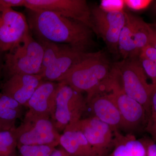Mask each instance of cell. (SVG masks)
<instances>
[{
  "label": "cell",
  "instance_id": "cell-5",
  "mask_svg": "<svg viewBox=\"0 0 156 156\" xmlns=\"http://www.w3.org/2000/svg\"><path fill=\"white\" fill-rule=\"evenodd\" d=\"M17 147L20 146L59 145L60 134L50 117L27 112L21 124L14 129Z\"/></svg>",
  "mask_w": 156,
  "mask_h": 156
},
{
  "label": "cell",
  "instance_id": "cell-26",
  "mask_svg": "<svg viewBox=\"0 0 156 156\" xmlns=\"http://www.w3.org/2000/svg\"><path fill=\"white\" fill-rule=\"evenodd\" d=\"M124 2L125 5L129 9L134 11H140L147 8L153 1L149 0H126Z\"/></svg>",
  "mask_w": 156,
  "mask_h": 156
},
{
  "label": "cell",
  "instance_id": "cell-17",
  "mask_svg": "<svg viewBox=\"0 0 156 156\" xmlns=\"http://www.w3.org/2000/svg\"><path fill=\"white\" fill-rule=\"evenodd\" d=\"M114 133V146L108 156H147L145 146L134 134L124 135L119 131Z\"/></svg>",
  "mask_w": 156,
  "mask_h": 156
},
{
  "label": "cell",
  "instance_id": "cell-19",
  "mask_svg": "<svg viewBox=\"0 0 156 156\" xmlns=\"http://www.w3.org/2000/svg\"><path fill=\"white\" fill-rule=\"evenodd\" d=\"M23 107L11 97L0 92V122L15 126L16 120L22 116Z\"/></svg>",
  "mask_w": 156,
  "mask_h": 156
},
{
  "label": "cell",
  "instance_id": "cell-2",
  "mask_svg": "<svg viewBox=\"0 0 156 156\" xmlns=\"http://www.w3.org/2000/svg\"><path fill=\"white\" fill-rule=\"evenodd\" d=\"M112 67L104 53L93 52L73 66L58 82H64L79 92H86L87 100L108 77Z\"/></svg>",
  "mask_w": 156,
  "mask_h": 156
},
{
  "label": "cell",
  "instance_id": "cell-4",
  "mask_svg": "<svg viewBox=\"0 0 156 156\" xmlns=\"http://www.w3.org/2000/svg\"><path fill=\"white\" fill-rule=\"evenodd\" d=\"M87 107V98L82 92L59 82L50 118L58 132H63L66 127L82 119Z\"/></svg>",
  "mask_w": 156,
  "mask_h": 156
},
{
  "label": "cell",
  "instance_id": "cell-29",
  "mask_svg": "<svg viewBox=\"0 0 156 156\" xmlns=\"http://www.w3.org/2000/svg\"><path fill=\"white\" fill-rule=\"evenodd\" d=\"M0 5L8 8L24 7L25 0H0Z\"/></svg>",
  "mask_w": 156,
  "mask_h": 156
},
{
  "label": "cell",
  "instance_id": "cell-38",
  "mask_svg": "<svg viewBox=\"0 0 156 156\" xmlns=\"http://www.w3.org/2000/svg\"><path fill=\"white\" fill-rule=\"evenodd\" d=\"M1 66H0V75H1Z\"/></svg>",
  "mask_w": 156,
  "mask_h": 156
},
{
  "label": "cell",
  "instance_id": "cell-18",
  "mask_svg": "<svg viewBox=\"0 0 156 156\" xmlns=\"http://www.w3.org/2000/svg\"><path fill=\"white\" fill-rule=\"evenodd\" d=\"M126 20L120 33L118 48L119 54L123 59L139 58L134 44L133 23L131 14L125 11Z\"/></svg>",
  "mask_w": 156,
  "mask_h": 156
},
{
  "label": "cell",
  "instance_id": "cell-22",
  "mask_svg": "<svg viewBox=\"0 0 156 156\" xmlns=\"http://www.w3.org/2000/svg\"><path fill=\"white\" fill-rule=\"evenodd\" d=\"M56 147L53 146H20L17 147L18 156H50Z\"/></svg>",
  "mask_w": 156,
  "mask_h": 156
},
{
  "label": "cell",
  "instance_id": "cell-23",
  "mask_svg": "<svg viewBox=\"0 0 156 156\" xmlns=\"http://www.w3.org/2000/svg\"><path fill=\"white\" fill-rule=\"evenodd\" d=\"M15 127L0 131V144L11 149L17 150V141L14 132Z\"/></svg>",
  "mask_w": 156,
  "mask_h": 156
},
{
  "label": "cell",
  "instance_id": "cell-8",
  "mask_svg": "<svg viewBox=\"0 0 156 156\" xmlns=\"http://www.w3.org/2000/svg\"><path fill=\"white\" fill-rule=\"evenodd\" d=\"M126 20L125 11H108L100 7L91 9L92 31L102 39L114 55L119 54V37Z\"/></svg>",
  "mask_w": 156,
  "mask_h": 156
},
{
  "label": "cell",
  "instance_id": "cell-12",
  "mask_svg": "<svg viewBox=\"0 0 156 156\" xmlns=\"http://www.w3.org/2000/svg\"><path fill=\"white\" fill-rule=\"evenodd\" d=\"M93 53L65 44L54 62L39 75L44 80L58 82L73 66L91 56Z\"/></svg>",
  "mask_w": 156,
  "mask_h": 156
},
{
  "label": "cell",
  "instance_id": "cell-34",
  "mask_svg": "<svg viewBox=\"0 0 156 156\" xmlns=\"http://www.w3.org/2000/svg\"><path fill=\"white\" fill-rule=\"evenodd\" d=\"M150 32L149 44L151 46L156 49V30L152 26L151 24H150Z\"/></svg>",
  "mask_w": 156,
  "mask_h": 156
},
{
  "label": "cell",
  "instance_id": "cell-30",
  "mask_svg": "<svg viewBox=\"0 0 156 156\" xmlns=\"http://www.w3.org/2000/svg\"><path fill=\"white\" fill-rule=\"evenodd\" d=\"M146 149L147 156H156V143L149 140H141Z\"/></svg>",
  "mask_w": 156,
  "mask_h": 156
},
{
  "label": "cell",
  "instance_id": "cell-33",
  "mask_svg": "<svg viewBox=\"0 0 156 156\" xmlns=\"http://www.w3.org/2000/svg\"><path fill=\"white\" fill-rule=\"evenodd\" d=\"M50 156H71L64 149L59 145L55 148Z\"/></svg>",
  "mask_w": 156,
  "mask_h": 156
},
{
  "label": "cell",
  "instance_id": "cell-13",
  "mask_svg": "<svg viewBox=\"0 0 156 156\" xmlns=\"http://www.w3.org/2000/svg\"><path fill=\"white\" fill-rule=\"evenodd\" d=\"M87 102L92 116L110 126L114 132L122 130V117L110 92L95 93Z\"/></svg>",
  "mask_w": 156,
  "mask_h": 156
},
{
  "label": "cell",
  "instance_id": "cell-15",
  "mask_svg": "<svg viewBox=\"0 0 156 156\" xmlns=\"http://www.w3.org/2000/svg\"><path fill=\"white\" fill-rule=\"evenodd\" d=\"M58 86L59 82L43 81L29 100L27 112L37 115L51 117Z\"/></svg>",
  "mask_w": 156,
  "mask_h": 156
},
{
  "label": "cell",
  "instance_id": "cell-1",
  "mask_svg": "<svg viewBox=\"0 0 156 156\" xmlns=\"http://www.w3.org/2000/svg\"><path fill=\"white\" fill-rule=\"evenodd\" d=\"M30 30L37 41L70 45L87 50L95 44L93 31L77 20L48 11L27 9Z\"/></svg>",
  "mask_w": 156,
  "mask_h": 156
},
{
  "label": "cell",
  "instance_id": "cell-11",
  "mask_svg": "<svg viewBox=\"0 0 156 156\" xmlns=\"http://www.w3.org/2000/svg\"><path fill=\"white\" fill-rule=\"evenodd\" d=\"M30 33L26 16L0 5V51L8 52Z\"/></svg>",
  "mask_w": 156,
  "mask_h": 156
},
{
  "label": "cell",
  "instance_id": "cell-20",
  "mask_svg": "<svg viewBox=\"0 0 156 156\" xmlns=\"http://www.w3.org/2000/svg\"><path fill=\"white\" fill-rule=\"evenodd\" d=\"M134 44L138 56L144 48L149 44L150 26L140 17L131 14Z\"/></svg>",
  "mask_w": 156,
  "mask_h": 156
},
{
  "label": "cell",
  "instance_id": "cell-3",
  "mask_svg": "<svg viewBox=\"0 0 156 156\" xmlns=\"http://www.w3.org/2000/svg\"><path fill=\"white\" fill-rule=\"evenodd\" d=\"M43 56V47L30 32L5 55L4 69L8 77L17 74L39 75Z\"/></svg>",
  "mask_w": 156,
  "mask_h": 156
},
{
  "label": "cell",
  "instance_id": "cell-37",
  "mask_svg": "<svg viewBox=\"0 0 156 156\" xmlns=\"http://www.w3.org/2000/svg\"><path fill=\"white\" fill-rule=\"evenodd\" d=\"M151 25L153 27V28L156 30V23H155V24H151Z\"/></svg>",
  "mask_w": 156,
  "mask_h": 156
},
{
  "label": "cell",
  "instance_id": "cell-6",
  "mask_svg": "<svg viewBox=\"0 0 156 156\" xmlns=\"http://www.w3.org/2000/svg\"><path fill=\"white\" fill-rule=\"evenodd\" d=\"M113 65L120 73L124 92L142 105L150 116L151 84L148 83L139 57L123 59Z\"/></svg>",
  "mask_w": 156,
  "mask_h": 156
},
{
  "label": "cell",
  "instance_id": "cell-31",
  "mask_svg": "<svg viewBox=\"0 0 156 156\" xmlns=\"http://www.w3.org/2000/svg\"><path fill=\"white\" fill-rule=\"evenodd\" d=\"M151 113L156 114V85L151 84L150 97Z\"/></svg>",
  "mask_w": 156,
  "mask_h": 156
},
{
  "label": "cell",
  "instance_id": "cell-14",
  "mask_svg": "<svg viewBox=\"0 0 156 156\" xmlns=\"http://www.w3.org/2000/svg\"><path fill=\"white\" fill-rule=\"evenodd\" d=\"M44 81L39 75H15L2 84L1 92L27 107L33 94Z\"/></svg>",
  "mask_w": 156,
  "mask_h": 156
},
{
  "label": "cell",
  "instance_id": "cell-7",
  "mask_svg": "<svg viewBox=\"0 0 156 156\" xmlns=\"http://www.w3.org/2000/svg\"><path fill=\"white\" fill-rule=\"evenodd\" d=\"M109 92L112 95L122 117V130L132 134L145 131L150 116L142 105L125 93L120 76L114 78Z\"/></svg>",
  "mask_w": 156,
  "mask_h": 156
},
{
  "label": "cell",
  "instance_id": "cell-16",
  "mask_svg": "<svg viewBox=\"0 0 156 156\" xmlns=\"http://www.w3.org/2000/svg\"><path fill=\"white\" fill-rule=\"evenodd\" d=\"M59 145L71 156H96L87 138L75 124L66 127L62 132Z\"/></svg>",
  "mask_w": 156,
  "mask_h": 156
},
{
  "label": "cell",
  "instance_id": "cell-28",
  "mask_svg": "<svg viewBox=\"0 0 156 156\" xmlns=\"http://www.w3.org/2000/svg\"><path fill=\"white\" fill-rule=\"evenodd\" d=\"M139 57L146 58L156 64V49L150 45L143 48L140 52Z\"/></svg>",
  "mask_w": 156,
  "mask_h": 156
},
{
  "label": "cell",
  "instance_id": "cell-32",
  "mask_svg": "<svg viewBox=\"0 0 156 156\" xmlns=\"http://www.w3.org/2000/svg\"><path fill=\"white\" fill-rule=\"evenodd\" d=\"M0 156H18L17 150H12L0 144Z\"/></svg>",
  "mask_w": 156,
  "mask_h": 156
},
{
  "label": "cell",
  "instance_id": "cell-21",
  "mask_svg": "<svg viewBox=\"0 0 156 156\" xmlns=\"http://www.w3.org/2000/svg\"><path fill=\"white\" fill-rule=\"evenodd\" d=\"M37 41L41 44L44 49V56L40 73L54 62L61 53L65 44L48 41Z\"/></svg>",
  "mask_w": 156,
  "mask_h": 156
},
{
  "label": "cell",
  "instance_id": "cell-36",
  "mask_svg": "<svg viewBox=\"0 0 156 156\" xmlns=\"http://www.w3.org/2000/svg\"><path fill=\"white\" fill-rule=\"evenodd\" d=\"M153 10L154 11V12H155V13L156 14V2L155 3L154 5V7H153Z\"/></svg>",
  "mask_w": 156,
  "mask_h": 156
},
{
  "label": "cell",
  "instance_id": "cell-10",
  "mask_svg": "<svg viewBox=\"0 0 156 156\" xmlns=\"http://www.w3.org/2000/svg\"><path fill=\"white\" fill-rule=\"evenodd\" d=\"M76 126L83 133L96 156H108L114 146L115 133L111 127L94 116L81 119Z\"/></svg>",
  "mask_w": 156,
  "mask_h": 156
},
{
  "label": "cell",
  "instance_id": "cell-35",
  "mask_svg": "<svg viewBox=\"0 0 156 156\" xmlns=\"http://www.w3.org/2000/svg\"><path fill=\"white\" fill-rule=\"evenodd\" d=\"M15 126H12L7 123L0 122V131L4 130H9L12 128H15Z\"/></svg>",
  "mask_w": 156,
  "mask_h": 156
},
{
  "label": "cell",
  "instance_id": "cell-24",
  "mask_svg": "<svg viewBox=\"0 0 156 156\" xmlns=\"http://www.w3.org/2000/svg\"><path fill=\"white\" fill-rule=\"evenodd\" d=\"M144 71L151 80L152 84L156 85V64L146 58L139 57Z\"/></svg>",
  "mask_w": 156,
  "mask_h": 156
},
{
  "label": "cell",
  "instance_id": "cell-27",
  "mask_svg": "<svg viewBox=\"0 0 156 156\" xmlns=\"http://www.w3.org/2000/svg\"><path fill=\"white\" fill-rule=\"evenodd\" d=\"M145 131L150 134L153 140L156 143V114L151 113Z\"/></svg>",
  "mask_w": 156,
  "mask_h": 156
},
{
  "label": "cell",
  "instance_id": "cell-25",
  "mask_svg": "<svg viewBox=\"0 0 156 156\" xmlns=\"http://www.w3.org/2000/svg\"><path fill=\"white\" fill-rule=\"evenodd\" d=\"M124 1H102L100 8L108 11H123Z\"/></svg>",
  "mask_w": 156,
  "mask_h": 156
},
{
  "label": "cell",
  "instance_id": "cell-9",
  "mask_svg": "<svg viewBox=\"0 0 156 156\" xmlns=\"http://www.w3.org/2000/svg\"><path fill=\"white\" fill-rule=\"evenodd\" d=\"M24 7L33 11L56 13L82 23L92 30L91 9L85 0H25Z\"/></svg>",
  "mask_w": 156,
  "mask_h": 156
}]
</instances>
